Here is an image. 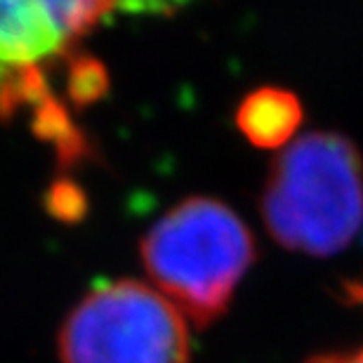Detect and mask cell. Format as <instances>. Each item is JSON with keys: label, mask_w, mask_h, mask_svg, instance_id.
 I'll return each instance as SVG.
<instances>
[{"label": "cell", "mask_w": 363, "mask_h": 363, "mask_svg": "<svg viewBox=\"0 0 363 363\" xmlns=\"http://www.w3.org/2000/svg\"><path fill=\"white\" fill-rule=\"evenodd\" d=\"M262 220L283 248L314 257L342 252L363 229V158L337 133H309L274 158Z\"/></svg>", "instance_id": "6da1fadb"}, {"label": "cell", "mask_w": 363, "mask_h": 363, "mask_svg": "<svg viewBox=\"0 0 363 363\" xmlns=\"http://www.w3.org/2000/svg\"><path fill=\"white\" fill-rule=\"evenodd\" d=\"M151 286L206 328L227 311L255 259L250 229L217 199L194 196L168 210L140 245Z\"/></svg>", "instance_id": "7a4b0ae2"}, {"label": "cell", "mask_w": 363, "mask_h": 363, "mask_svg": "<svg viewBox=\"0 0 363 363\" xmlns=\"http://www.w3.org/2000/svg\"><path fill=\"white\" fill-rule=\"evenodd\" d=\"M189 321L154 286H94L60 330L62 363H189Z\"/></svg>", "instance_id": "3957f363"}, {"label": "cell", "mask_w": 363, "mask_h": 363, "mask_svg": "<svg viewBox=\"0 0 363 363\" xmlns=\"http://www.w3.org/2000/svg\"><path fill=\"white\" fill-rule=\"evenodd\" d=\"M121 0H0V81L43 69L85 38Z\"/></svg>", "instance_id": "277c9868"}, {"label": "cell", "mask_w": 363, "mask_h": 363, "mask_svg": "<svg viewBox=\"0 0 363 363\" xmlns=\"http://www.w3.org/2000/svg\"><path fill=\"white\" fill-rule=\"evenodd\" d=\"M304 118L300 99L283 88H259L241 101L236 125L259 149H283Z\"/></svg>", "instance_id": "5b68a950"}, {"label": "cell", "mask_w": 363, "mask_h": 363, "mask_svg": "<svg viewBox=\"0 0 363 363\" xmlns=\"http://www.w3.org/2000/svg\"><path fill=\"white\" fill-rule=\"evenodd\" d=\"M33 133L40 140L52 142L64 163L76 161L85 154L81 130L74 125L67 106L60 99H55L52 94L33 106Z\"/></svg>", "instance_id": "8992f818"}, {"label": "cell", "mask_w": 363, "mask_h": 363, "mask_svg": "<svg viewBox=\"0 0 363 363\" xmlns=\"http://www.w3.org/2000/svg\"><path fill=\"white\" fill-rule=\"evenodd\" d=\"M108 90V74L94 57H76L67 71V94L76 106H90Z\"/></svg>", "instance_id": "52a82bcc"}, {"label": "cell", "mask_w": 363, "mask_h": 363, "mask_svg": "<svg viewBox=\"0 0 363 363\" xmlns=\"http://www.w3.org/2000/svg\"><path fill=\"white\" fill-rule=\"evenodd\" d=\"M48 208L50 213L57 215L60 220H78L85 213V196L81 186L69 179H60L50 186L48 191Z\"/></svg>", "instance_id": "ba28073f"}, {"label": "cell", "mask_w": 363, "mask_h": 363, "mask_svg": "<svg viewBox=\"0 0 363 363\" xmlns=\"http://www.w3.org/2000/svg\"><path fill=\"white\" fill-rule=\"evenodd\" d=\"M307 363H363V345H361V347H357V350L321 354V357L309 359Z\"/></svg>", "instance_id": "9c48e42d"}, {"label": "cell", "mask_w": 363, "mask_h": 363, "mask_svg": "<svg viewBox=\"0 0 363 363\" xmlns=\"http://www.w3.org/2000/svg\"><path fill=\"white\" fill-rule=\"evenodd\" d=\"M359 293H361V297H363V286H361V290H359Z\"/></svg>", "instance_id": "30bf717a"}]
</instances>
